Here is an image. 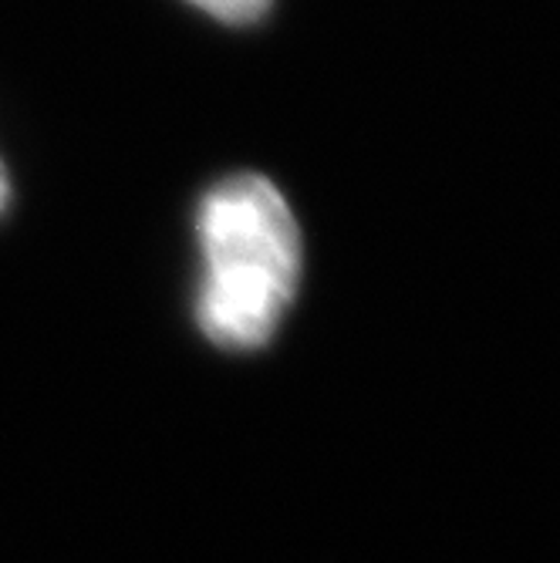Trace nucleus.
Returning a JSON list of instances; mask_svg holds the SVG:
<instances>
[{"label":"nucleus","mask_w":560,"mask_h":563,"mask_svg":"<svg viewBox=\"0 0 560 563\" xmlns=\"http://www.w3.org/2000/svg\"><path fill=\"white\" fill-rule=\"evenodd\" d=\"M202 284L196 321L220 347H261L300 280V230L277 186L257 173L220 179L199 202Z\"/></svg>","instance_id":"obj_1"},{"label":"nucleus","mask_w":560,"mask_h":563,"mask_svg":"<svg viewBox=\"0 0 560 563\" xmlns=\"http://www.w3.org/2000/svg\"><path fill=\"white\" fill-rule=\"evenodd\" d=\"M189 4L223 24H253L271 11V0H189Z\"/></svg>","instance_id":"obj_2"},{"label":"nucleus","mask_w":560,"mask_h":563,"mask_svg":"<svg viewBox=\"0 0 560 563\" xmlns=\"http://www.w3.org/2000/svg\"><path fill=\"white\" fill-rule=\"evenodd\" d=\"M8 199H11V183H8L4 163H0V213H4V207H8Z\"/></svg>","instance_id":"obj_3"}]
</instances>
